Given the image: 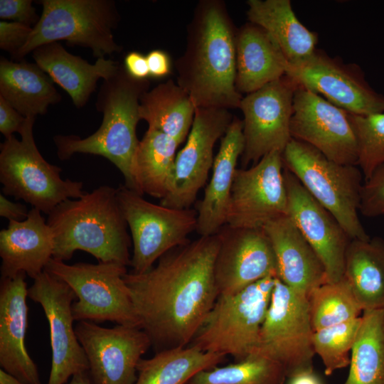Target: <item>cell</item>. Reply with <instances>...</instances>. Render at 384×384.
Returning <instances> with one entry per match:
<instances>
[{
  "mask_svg": "<svg viewBox=\"0 0 384 384\" xmlns=\"http://www.w3.org/2000/svg\"><path fill=\"white\" fill-rule=\"evenodd\" d=\"M25 273L1 279L0 366L26 384H41L36 363L26 346L28 297Z\"/></svg>",
  "mask_w": 384,
  "mask_h": 384,
  "instance_id": "21",
  "label": "cell"
},
{
  "mask_svg": "<svg viewBox=\"0 0 384 384\" xmlns=\"http://www.w3.org/2000/svg\"><path fill=\"white\" fill-rule=\"evenodd\" d=\"M359 211L366 217H384V164L363 182Z\"/></svg>",
  "mask_w": 384,
  "mask_h": 384,
  "instance_id": "38",
  "label": "cell"
},
{
  "mask_svg": "<svg viewBox=\"0 0 384 384\" xmlns=\"http://www.w3.org/2000/svg\"><path fill=\"white\" fill-rule=\"evenodd\" d=\"M343 277L363 311L384 309V240H351Z\"/></svg>",
  "mask_w": 384,
  "mask_h": 384,
  "instance_id": "29",
  "label": "cell"
},
{
  "mask_svg": "<svg viewBox=\"0 0 384 384\" xmlns=\"http://www.w3.org/2000/svg\"><path fill=\"white\" fill-rule=\"evenodd\" d=\"M284 368L269 358L250 356L225 366L202 370L186 384H284Z\"/></svg>",
  "mask_w": 384,
  "mask_h": 384,
  "instance_id": "35",
  "label": "cell"
},
{
  "mask_svg": "<svg viewBox=\"0 0 384 384\" xmlns=\"http://www.w3.org/2000/svg\"><path fill=\"white\" fill-rule=\"evenodd\" d=\"M244 147L243 122L235 117L221 138L210 179L196 210V231L200 236L215 235L225 225L238 159Z\"/></svg>",
  "mask_w": 384,
  "mask_h": 384,
  "instance_id": "24",
  "label": "cell"
},
{
  "mask_svg": "<svg viewBox=\"0 0 384 384\" xmlns=\"http://www.w3.org/2000/svg\"><path fill=\"white\" fill-rule=\"evenodd\" d=\"M196 110L188 93L171 79L145 92L139 100L141 119L179 144L188 137Z\"/></svg>",
  "mask_w": 384,
  "mask_h": 384,
  "instance_id": "30",
  "label": "cell"
},
{
  "mask_svg": "<svg viewBox=\"0 0 384 384\" xmlns=\"http://www.w3.org/2000/svg\"><path fill=\"white\" fill-rule=\"evenodd\" d=\"M36 117H26L19 132L1 144L0 181L3 193L48 215L58 204L85 194L82 181L63 179L61 168L48 162L35 143Z\"/></svg>",
  "mask_w": 384,
  "mask_h": 384,
  "instance_id": "7",
  "label": "cell"
},
{
  "mask_svg": "<svg viewBox=\"0 0 384 384\" xmlns=\"http://www.w3.org/2000/svg\"><path fill=\"white\" fill-rule=\"evenodd\" d=\"M307 299L314 331L360 317L363 312L344 277L316 287Z\"/></svg>",
  "mask_w": 384,
  "mask_h": 384,
  "instance_id": "34",
  "label": "cell"
},
{
  "mask_svg": "<svg viewBox=\"0 0 384 384\" xmlns=\"http://www.w3.org/2000/svg\"><path fill=\"white\" fill-rule=\"evenodd\" d=\"M179 144L171 137L148 128L134 156V171L142 193L163 199L170 191Z\"/></svg>",
  "mask_w": 384,
  "mask_h": 384,
  "instance_id": "31",
  "label": "cell"
},
{
  "mask_svg": "<svg viewBox=\"0 0 384 384\" xmlns=\"http://www.w3.org/2000/svg\"><path fill=\"white\" fill-rule=\"evenodd\" d=\"M38 4L43 8L40 19L16 60H23L42 45L59 41L90 48L97 58L122 50L113 34L120 21L114 1L42 0Z\"/></svg>",
  "mask_w": 384,
  "mask_h": 384,
  "instance_id": "6",
  "label": "cell"
},
{
  "mask_svg": "<svg viewBox=\"0 0 384 384\" xmlns=\"http://www.w3.org/2000/svg\"><path fill=\"white\" fill-rule=\"evenodd\" d=\"M308 299L276 278L270 305L251 356L272 360L287 378L313 369V347Z\"/></svg>",
  "mask_w": 384,
  "mask_h": 384,
  "instance_id": "10",
  "label": "cell"
},
{
  "mask_svg": "<svg viewBox=\"0 0 384 384\" xmlns=\"http://www.w3.org/2000/svg\"><path fill=\"white\" fill-rule=\"evenodd\" d=\"M276 278L268 276L237 293L219 295L189 345L206 352L231 356L235 362L251 356Z\"/></svg>",
  "mask_w": 384,
  "mask_h": 384,
  "instance_id": "8",
  "label": "cell"
},
{
  "mask_svg": "<svg viewBox=\"0 0 384 384\" xmlns=\"http://www.w3.org/2000/svg\"><path fill=\"white\" fill-rule=\"evenodd\" d=\"M183 54L175 62L177 84L196 108H239L235 87L237 29L221 0H201L187 26Z\"/></svg>",
  "mask_w": 384,
  "mask_h": 384,
  "instance_id": "2",
  "label": "cell"
},
{
  "mask_svg": "<svg viewBox=\"0 0 384 384\" xmlns=\"http://www.w3.org/2000/svg\"><path fill=\"white\" fill-rule=\"evenodd\" d=\"M284 167L339 223L351 240H368L358 217L363 175L358 166L336 163L314 146L292 139L282 152Z\"/></svg>",
  "mask_w": 384,
  "mask_h": 384,
  "instance_id": "5",
  "label": "cell"
},
{
  "mask_svg": "<svg viewBox=\"0 0 384 384\" xmlns=\"http://www.w3.org/2000/svg\"><path fill=\"white\" fill-rule=\"evenodd\" d=\"M288 384H321L313 369L298 372L289 378Z\"/></svg>",
  "mask_w": 384,
  "mask_h": 384,
  "instance_id": "45",
  "label": "cell"
},
{
  "mask_svg": "<svg viewBox=\"0 0 384 384\" xmlns=\"http://www.w3.org/2000/svg\"><path fill=\"white\" fill-rule=\"evenodd\" d=\"M299 86L284 75L242 97L239 108L244 116L245 147L241 155L244 169L271 152L284 151L292 139L290 121Z\"/></svg>",
  "mask_w": 384,
  "mask_h": 384,
  "instance_id": "12",
  "label": "cell"
},
{
  "mask_svg": "<svg viewBox=\"0 0 384 384\" xmlns=\"http://www.w3.org/2000/svg\"><path fill=\"white\" fill-rule=\"evenodd\" d=\"M285 75L349 113L384 112V95L369 85L358 65L345 64L321 50L316 49L299 62L288 61Z\"/></svg>",
  "mask_w": 384,
  "mask_h": 384,
  "instance_id": "14",
  "label": "cell"
},
{
  "mask_svg": "<svg viewBox=\"0 0 384 384\" xmlns=\"http://www.w3.org/2000/svg\"><path fill=\"white\" fill-rule=\"evenodd\" d=\"M32 56L35 63L68 92L77 108L85 107L95 91L97 81L112 76L120 65L105 58L90 64L69 53L59 42L36 48Z\"/></svg>",
  "mask_w": 384,
  "mask_h": 384,
  "instance_id": "25",
  "label": "cell"
},
{
  "mask_svg": "<svg viewBox=\"0 0 384 384\" xmlns=\"http://www.w3.org/2000/svg\"><path fill=\"white\" fill-rule=\"evenodd\" d=\"M31 0H1L0 18L33 28L40 19Z\"/></svg>",
  "mask_w": 384,
  "mask_h": 384,
  "instance_id": "40",
  "label": "cell"
},
{
  "mask_svg": "<svg viewBox=\"0 0 384 384\" xmlns=\"http://www.w3.org/2000/svg\"><path fill=\"white\" fill-rule=\"evenodd\" d=\"M348 113L358 146V166L364 178L384 164V112L366 115Z\"/></svg>",
  "mask_w": 384,
  "mask_h": 384,
  "instance_id": "37",
  "label": "cell"
},
{
  "mask_svg": "<svg viewBox=\"0 0 384 384\" xmlns=\"http://www.w3.org/2000/svg\"><path fill=\"white\" fill-rule=\"evenodd\" d=\"M45 271L70 286L76 296L74 321L140 327L130 291L124 279L127 267L115 262L66 264L51 258Z\"/></svg>",
  "mask_w": 384,
  "mask_h": 384,
  "instance_id": "9",
  "label": "cell"
},
{
  "mask_svg": "<svg viewBox=\"0 0 384 384\" xmlns=\"http://www.w3.org/2000/svg\"><path fill=\"white\" fill-rule=\"evenodd\" d=\"M146 57L149 70V76L160 78L170 73L171 60L166 52L161 50H153Z\"/></svg>",
  "mask_w": 384,
  "mask_h": 384,
  "instance_id": "42",
  "label": "cell"
},
{
  "mask_svg": "<svg viewBox=\"0 0 384 384\" xmlns=\"http://www.w3.org/2000/svg\"><path fill=\"white\" fill-rule=\"evenodd\" d=\"M46 221L54 238L53 258L65 262L82 250L98 262L130 265L131 239L117 189L100 186L79 198L65 200Z\"/></svg>",
  "mask_w": 384,
  "mask_h": 384,
  "instance_id": "4",
  "label": "cell"
},
{
  "mask_svg": "<svg viewBox=\"0 0 384 384\" xmlns=\"http://www.w3.org/2000/svg\"><path fill=\"white\" fill-rule=\"evenodd\" d=\"M224 359L225 356L190 345L162 350L139 361L134 384H186L198 373L218 366Z\"/></svg>",
  "mask_w": 384,
  "mask_h": 384,
  "instance_id": "32",
  "label": "cell"
},
{
  "mask_svg": "<svg viewBox=\"0 0 384 384\" xmlns=\"http://www.w3.org/2000/svg\"><path fill=\"white\" fill-rule=\"evenodd\" d=\"M124 66L134 78L142 80L149 76L146 57L139 52L129 53L124 58Z\"/></svg>",
  "mask_w": 384,
  "mask_h": 384,
  "instance_id": "43",
  "label": "cell"
},
{
  "mask_svg": "<svg viewBox=\"0 0 384 384\" xmlns=\"http://www.w3.org/2000/svg\"><path fill=\"white\" fill-rule=\"evenodd\" d=\"M343 384H384V309L363 311Z\"/></svg>",
  "mask_w": 384,
  "mask_h": 384,
  "instance_id": "33",
  "label": "cell"
},
{
  "mask_svg": "<svg viewBox=\"0 0 384 384\" xmlns=\"http://www.w3.org/2000/svg\"><path fill=\"white\" fill-rule=\"evenodd\" d=\"M29 210L26 206L9 200L2 193L0 194V215L9 220H23L28 216Z\"/></svg>",
  "mask_w": 384,
  "mask_h": 384,
  "instance_id": "44",
  "label": "cell"
},
{
  "mask_svg": "<svg viewBox=\"0 0 384 384\" xmlns=\"http://www.w3.org/2000/svg\"><path fill=\"white\" fill-rule=\"evenodd\" d=\"M284 215H288V198L282 153L271 152L248 169H237L225 225L238 229H262Z\"/></svg>",
  "mask_w": 384,
  "mask_h": 384,
  "instance_id": "13",
  "label": "cell"
},
{
  "mask_svg": "<svg viewBox=\"0 0 384 384\" xmlns=\"http://www.w3.org/2000/svg\"><path fill=\"white\" fill-rule=\"evenodd\" d=\"M233 119L227 109L196 108L186 144L176 156L171 188L160 200L161 205L191 208L213 167L215 142L223 137Z\"/></svg>",
  "mask_w": 384,
  "mask_h": 384,
  "instance_id": "17",
  "label": "cell"
},
{
  "mask_svg": "<svg viewBox=\"0 0 384 384\" xmlns=\"http://www.w3.org/2000/svg\"><path fill=\"white\" fill-rule=\"evenodd\" d=\"M33 28L20 23L0 21V48L16 60L19 51L28 41Z\"/></svg>",
  "mask_w": 384,
  "mask_h": 384,
  "instance_id": "39",
  "label": "cell"
},
{
  "mask_svg": "<svg viewBox=\"0 0 384 384\" xmlns=\"http://www.w3.org/2000/svg\"><path fill=\"white\" fill-rule=\"evenodd\" d=\"M28 297L41 306L48 322L52 361L47 384H65L73 375L89 371L87 356L73 327V290L44 270L33 279Z\"/></svg>",
  "mask_w": 384,
  "mask_h": 384,
  "instance_id": "16",
  "label": "cell"
},
{
  "mask_svg": "<svg viewBox=\"0 0 384 384\" xmlns=\"http://www.w3.org/2000/svg\"><path fill=\"white\" fill-rule=\"evenodd\" d=\"M262 229L274 252L277 278L306 297L327 282L320 258L289 215L269 222Z\"/></svg>",
  "mask_w": 384,
  "mask_h": 384,
  "instance_id": "23",
  "label": "cell"
},
{
  "mask_svg": "<svg viewBox=\"0 0 384 384\" xmlns=\"http://www.w3.org/2000/svg\"><path fill=\"white\" fill-rule=\"evenodd\" d=\"M0 384H26L17 378L7 373L3 369L0 370Z\"/></svg>",
  "mask_w": 384,
  "mask_h": 384,
  "instance_id": "46",
  "label": "cell"
},
{
  "mask_svg": "<svg viewBox=\"0 0 384 384\" xmlns=\"http://www.w3.org/2000/svg\"><path fill=\"white\" fill-rule=\"evenodd\" d=\"M361 323V316L315 331L312 343L324 366L326 375L350 364L351 351Z\"/></svg>",
  "mask_w": 384,
  "mask_h": 384,
  "instance_id": "36",
  "label": "cell"
},
{
  "mask_svg": "<svg viewBox=\"0 0 384 384\" xmlns=\"http://www.w3.org/2000/svg\"><path fill=\"white\" fill-rule=\"evenodd\" d=\"M288 215L320 258L326 282L344 276L345 255L351 241L336 219L284 167Z\"/></svg>",
  "mask_w": 384,
  "mask_h": 384,
  "instance_id": "20",
  "label": "cell"
},
{
  "mask_svg": "<svg viewBox=\"0 0 384 384\" xmlns=\"http://www.w3.org/2000/svg\"><path fill=\"white\" fill-rule=\"evenodd\" d=\"M220 235L176 247L142 273L127 272L140 328L156 352L190 344L218 297L214 265Z\"/></svg>",
  "mask_w": 384,
  "mask_h": 384,
  "instance_id": "1",
  "label": "cell"
},
{
  "mask_svg": "<svg viewBox=\"0 0 384 384\" xmlns=\"http://www.w3.org/2000/svg\"><path fill=\"white\" fill-rule=\"evenodd\" d=\"M117 197L132 235L133 272H146L162 255L188 242L196 230L195 209L154 204L125 186L117 188Z\"/></svg>",
  "mask_w": 384,
  "mask_h": 384,
  "instance_id": "11",
  "label": "cell"
},
{
  "mask_svg": "<svg viewBox=\"0 0 384 384\" xmlns=\"http://www.w3.org/2000/svg\"><path fill=\"white\" fill-rule=\"evenodd\" d=\"M235 87L249 94L285 75L288 60L272 37L262 27L247 23L235 36Z\"/></svg>",
  "mask_w": 384,
  "mask_h": 384,
  "instance_id": "26",
  "label": "cell"
},
{
  "mask_svg": "<svg viewBox=\"0 0 384 384\" xmlns=\"http://www.w3.org/2000/svg\"><path fill=\"white\" fill-rule=\"evenodd\" d=\"M68 384H93V383L88 377L87 372H80L73 375Z\"/></svg>",
  "mask_w": 384,
  "mask_h": 384,
  "instance_id": "47",
  "label": "cell"
},
{
  "mask_svg": "<svg viewBox=\"0 0 384 384\" xmlns=\"http://www.w3.org/2000/svg\"><path fill=\"white\" fill-rule=\"evenodd\" d=\"M147 79L132 77L122 65L103 82L95 103L103 114L98 129L85 138L70 134L54 136L57 155L67 160L75 154H88L103 156L122 173L128 188L143 196L134 171V156L139 140L137 125L139 120V100L149 90Z\"/></svg>",
  "mask_w": 384,
  "mask_h": 384,
  "instance_id": "3",
  "label": "cell"
},
{
  "mask_svg": "<svg viewBox=\"0 0 384 384\" xmlns=\"http://www.w3.org/2000/svg\"><path fill=\"white\" fill-rule=\"evenodd\" d=\"M290 134L336 163L358 166L357 142L348 112L300 85L294 96Z\"/></svg>",
  "mask_w": 384,
  "mask_h": 384,
  "instance_id": "18",
  "label": "cell"
},
{
  "mask_svg": "<svg viewBox=\"0 0 384 384\" xmlns=\"http://www.w3.org/2000/svg\"><path fill=\"white\" fill-rule=\"evenodd\" d=\"M75 330L87 356L93 384L135 383L138 363L151 346L143 329L121 324L105 328L81 321Z\"/></svg>",
  "mask_w": 384,
  "mask_h": 384,
  "instance_id": "15",
  "label": "cell"
},
{
  "mask_svg": "<svg viewBox=\"0 0 384 384\" xmlns=\"http://www.w3.org/2000/svg\"><path fill=\"white\" fill-rule=\"evenodd\" d=\"M249 22L265 29L276 41L289 63L310 57L316 50V33L297 17L289 0H248Z\"/></svg>",
  "mask_w": 384,
  "mask_h": 384,
  "instance_id": "28",
  "label": "cell"
},
{
  "mask_svg": "<svg viewBox=\"0 0 384 384\" xmlns=\"http://www.w3.org/2000/svg\"><path fill=\"white\" fill-rule=\"evenodd\" d=\"M53 79L36 63L1 56L0 96L25 117L45 114L61 101Z\"/></svg>",
  "mask_w": 384,
  "mask_h": 384,
  "instance_id": "27",
  "label": "cell"
},
{
  "mask_svg": "<svg viewBox=\"0 0 384 384\" xmlns=\"http://www.w3.org/2000/svg\"><path fill=\"white\" fill-rule=\"evenodd\" d=\"M26 118L0 96V132L5 139L19 133Z\"/></svg>",
  "mask_w": 384,
  "mask_h": 384,
  "instance_id": "41",
  "label": "cell"
},
{
  "mask_svg": "<svg viewBox=\"0 0 384 384\" xmlns=\"http://www.w3.org/2000/svg\"><path fill=\"white\" fill-rule=\"evenodd\" d=\"M54 238L41 211L32 208L23 220H9L0 232L1 279L25 273L34 279L53 258Z\"/></svg>",
  "mask_w": 384,
  "mask_h": 384,
  "instance_id": "22",
  "label": "cell"
},
{
  "mask_svg": "<svg viewBox=\"0 0 384 384\" xmlns=\"http://www.w3.org/2000/svg\"><path fill=\"white\" fill-rule=\"evenodd\" d=\"M214 265L219 295L233 294L268 276L277 277V262L263 229H238L225 225Z\"/></svg>",
  "mask_w": 384,
  "mask_h": 384,
  "instance_id": "19",
  "label": "cell"
}]
</instances>
